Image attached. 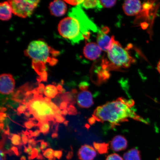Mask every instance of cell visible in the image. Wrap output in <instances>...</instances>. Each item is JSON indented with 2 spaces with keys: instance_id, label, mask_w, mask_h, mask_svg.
I'll return each mask as SVG.
<instances>
[{
  "instance_id": "6da1fadb",
  "label": "cell",
  "mask_w": 160,
  "mask_h": 160,
  "mask_svg": "<svg viewBox=\"0 0 160 160\" xmlns=\"http://www.w3.org/2000/svg\"><path fill=\"white\" fill-rule=\"evenodd\" d=\"M135 102L132 99L119 98L115 101L108 102L98 107L88 120L90 125L96 122H108L111 128H115L122 123L128 122L129 119L148 123L136 113L132 108Z\"/></svg>"
},
{
  "instance_id": "7a4b0ae2",
  "label": "cell",
  "mask_w": 160,
  "mask_h": 160,
  "mask_svg": "<svg viewBox=\"0 0 160 160\" xmlns=\"http://www.w3.org/2000/svg\"><path fill=\"white\" fill-rule=\"evenodd\" d=\"M58 30L60 35L72 45L88 39L92 32H98L99 31L80 5L69 10L68 17L60 21Z\"/></svg>"
},
{
  "instance_id": "3957f363",
  "label": "cell",
  "mask_w": 160,
  "mask_h": 160,
  "mask_svg": "<svg viewBox=\"0 0 160 160\" xmlns=\"http://www.w3.org/2000/svg\"><path fill=\"white\" fill-rule=\"evenodd\" d=\"M59 52L49 47L45 42L41 40L32 41L25 51L26 56L32 60V65L39 76L38 81L47 82L48 73L46 65L56 64L58 60L55 57L59 55Z\"/></svg>"
},
{
  "instance_id": "277c9868",
  "label": "cell",
  "mask_w": 160,
  "mask_h": 160,
  "mask_svg": "<svg viewBox=\"0 0 160 160\" xmlns=\"http://www.w3.org/2000/svg\"><path fill=\"white\" fill-rule=\"evenodd\" d=\"M135 62L128 50L124 48L114 37L112 36L111 44L107 52V58L102 61V68L109 72L121 71L128 68Z\"/></svg>"
},
{
  "instance_id": "5b68a950",
  "label": "cell",
  "mask_w": 160,
  "mask_h": 160,
  "mask_svg": "<svg viewBox=\"0 0 160 160\" xmlns=\"http://www.w3.org/2000/svg\"><path fill=\"white\" fill-rule=\"evenodd\" d=\"M28 111L32 114L39 122H48L49 121H55L57 114L50 106L49 103L45 102L42 95H34V98L27 103Z\"/></svg>"
},
{
  "instance_id": "8992f818",
  "label": "cell",
  "mask_w": 160,
  "mask_h": 160,
  "mask_svg": "<svg viewBox=\"0 0 160 160\" xmlns=\"http://www.w3.org/2000/svg\"><path fill=\"white\" fill-rule=\"evenodd\" d=\"M8 2L11 6L14 14L25 18L32 15L40 1L12 0Z\"/></svg>"
},
{
  "instance_id": "52a82bcc",
  "label": "cell",
  "mask_w": 160,
  "mask_h": 160,
  "mask_svg": "<svg viewBox=\"0 0 160 160\" xmlns=\"http://www.w3.org/2000/svg\"><path fill=\"white\" fill-rule=\"evenodd\" d=\"M15 85V80L10 74L3 73L0 77V92L2 95L13 92Z\"/></svg>"
},
{
  "instance_id": "ba28073f",
  "label": "cell",
  "mask_w": 160,
  "mask_h": 160,
  "mask_svg": "<svg viewBox=\"0 0 160 160\" xmlns=\"http://www.w3.org/2000/svg\"><path fill=\"white\" fill-rule=\"evenodd\" d=\"M109 31L108 28L104 27L98 32L97 37V44L102 51L106 52L109 49L112 43V37L108 35Z\"/></svg>"
},
{
  "instance_id": "9c48e42d",
  "label": "cell",
  "mask_w": 160,
  "mask_h": 160,
  "mask_svg": "<svg viewBox=\"0 0 160 160\" xmlns=\"http://www.w3.org/2000/svg\"><path fill=\"white\" fill-rule=\"evenodd\" d=\"M102 50L97 44L89 42L86 44L83 49V53L86 58L94 61L101 56Z\"/></svg>"
},
{
  "instance_id": "30bf717a",
  "label": "cell",
  "mask_w": 160,
  "mask_h": 160,
  "mask_svg": "<svg viewBox=\"0 0 160 160\" xmlns=\"http://www.w3.org/2000/svg\"><path fill=\"white\" fill-rule=\"evenodd\" d=\"M141 1H126L123 5V9L126 15L129 16L137 15L142 11V7Z\"/></svg>"
},
{
  "instance_id": "8fae6325",
  "label": "cell",
  "mask_w": 160,
  "mask_h": 160,
  "mask_svg": "<svg viewBox=\"0 0 160 160\" xmlns=\"http://www.w3.org/2000/svg\"><path fill=\"white\" fill-rule=\"evenodd\" d=\"M77 102L79 107L88 108L93 105L92 95L88 90L81 91L77 96Z\"/></svg>"
},
{
  "instance_id": "7c38bea8",
  "label": "cell",
  "mask_w": 160,
  "mask_h": 160,
  "mask_svg": "<svg viewBox=\"0 0 160 160\" xmlns=\"http://www.w3.org/2000/svg\"><path fill=\"white\" fill-rule=\"evenodd\" d=\"M97 155L94 148L88 145L81 146L78 152V158L81 160H93Z\"/></svg>"
},
{
  "instance_id": "4fadbf2b",
  "label": "cell",
  "mask_w": 160,
  "mask_h": 160,
  "mask_svg": "<svg viewBox=\"0 0 160 160\" xmlns=\"http://www.w3.org/2000/svg\"><path fill=\"white\" fill-rule=\"evenodd\" d=\"M49 9L52 15L61 17L65 14L67 11V5L64 2L55 1L50 3Z\"/></svg>"
},
{
  "instance_id": "5bb4252c",
  "label": "cell",
  "mask_w": 160,
  "mask_h": 160,
  "mask_svg": "<svg viewBox=\"0 0 160 160\" xmlns=\"http://www.w3.org/2000/svg\"><path fill=\"white\" fill-rule=\"evenodd\" d=\"M128 142L124 136L118 135L113 137L110 143V147L113 151L118 152L123 151L127 148Z\"/></svg>"
},
{
  "instance_id": "9a60e30c",
  "label": "cell",
  "mask_w": 160,
  "mask_h": 160,
  "mask_svg": "<svg viewBox=\"0 0 160 160\" xmlns=\"http://www.w3.org/2000/svg\"><path fill=\"white\" fill-rule=\"evenodd\" d=\"M12 9L8 1L1 2L0 4V19L3 21H9L11 18Z\"/></svg>"
},
{
  "instance_id": "2e32d148",
  "label": "cell",
  "mask_w": 160,
  "mask_h": 160,
  "mask_svg": "<svg viewBox=\"0 0 160 160\" xmlns=\"http://www.w3.org/2000/svg\"><path fill=\"white\" fill-rule=\"evenodd\" d=\"M125 160H142L141 154L138 149L133 148L126 152L123 155Z\"/></svg>"
},
{
  "instance_id": "e0dca14e",
  "label": "cell",
  "mask_w": 160,
  "mask_h": 160,
  "mask_svg": "<svg viewBox=\"0 0 160 160\" xmlns=\"http://www.w3.org/2000/svg\"><path fill=\"white\" fill-rule=\"evenodd\" d=\"M80 5L86 9L95 8L101 9L102 8L99 1H93V0L84 1Z\"/></svg>"
},
{
  "instance_id": "ac0fdd59",
  "label": "cell",
  "mask_w": 160,
  "mask_h": 160,
  "mask_svg": "<svg viewBox=\"0 0 160 160\" xmlns=\"http://www.w3.org/2000/svg\"><path fill=\"white\" fill-rule=\"evenodd\" d=\"M58 93V89L55 85H48L45 87L44 94L50 98H53Z\"/></svg>"
},
{
  "instance_id": "d6986e66",
  "label": "cell",
  "mask_w": 160,
  "mask_h": 160,
  "mask_svg": "<svg viewBox=\"0 0 160 160\" xmlns=\"http://www.w3.org/2000/svg\"><path fill=\"white\" fill-rule=\"evenodd\" d=\"M93 145L96 151L101 154L107 153L108 152L109 144L106 143L94 142L93 143Z\"/></svg>"
},
{
  "instance_id": "ffe728a7",
  "label": "cell",
  "mask_w": 160,
  "mask_h": 160,
  "mask_svg": "<svg viewBox=\"0 0 160 160\" xmlns=\"http://www.w3.org/2000/svg\"><path fill=\"white\" fill-rule=\"evenodd\" d=\"M63 101L67 102L68 104H71V105H73L76 103L75 95L72 93L69 92L64 94L62 96Z\"/></svg>"
},
{
  "instance_id": "44dd1931",
  "label": "cell",
  "mask_w": 160,
  "mask_h": 160,
  "mask_svg": "<svg viewBox=\"0 0 160 160\" xmlns=\"http://www.w3.org/2000/svg\"><path fill=\"white\" fill-rule=\"evenodd\" d=\"M38 126L39 127L40 131L44 135L47 134L48 133L50 129V125L49 122L41 123L39 122Z\"/></svg>"
},
{
  "instance_id": "7402d4cb",
  "label": "cell",
  "mask_w": 160,
  "mask_h": 160,
  "mask_svg": "<svg viewBox=\"0 0 160 160\" xmlns=\"http://www.w3.org/2000/svg\"><path fill=\"white\" fill-rule=\"evenodd\" d=\"M9 138L11 139L12 143L13 145L21 146L22 144L21 142V138L19 135L13 134Z\"/></svg>"
},
{
  "instance_id": "603a6c76",
  "label": "cell",
  "mask_w": 160,
  "mask_h": 160,
  "mask_svg": "<svg viewBox=\"0 0 160 160\" xmlns=\"http://www.w3.org/2000/svg\"><path fill=\"white\" fill-rule=\"evenodd\" d=\"M102 7L107 8H111L114 6L116 4L117 1H99Z\"/></svg>"
},
{
  "instance_id": "cb8c5ba5",
  "label": "cell",
  "mask_w": 160,
  "mask_h": 160,
  "mask_svg": "<svg viewBox=\"0 0 160 160\" xmlns=\"http://www.w3.org/2000/svg\"><path fill=\"white\" fill-rule=\"evenodd\" d=\"M54 151L51 148H48L43 152V155L45 157L49 159H53L55 158L54 157Z\"/></svg>"
},
{
  "instance_id": "d4e9b609",
  "label": "cell",
  "mask_w": 160,
  "mask_h": 160,
  "mask_svg": "<svg viewBox=\"0 0 160 160\" xmlns=\"http://www.w3.org/2000/svg\"><path fill=\"white\" fill-rule=\"evenodd\" d=\"M106 160H124L121 156L117 153L111 154L108 156Z\"/></svg>"
},
{
  "instance_id": "484cf974",
  "label": "cell",
  "mask_w": 160,
  "mask_h": 160,
  "mask_svg": "<svg viewBox=\"0 0 160 160\" xmlns=\"http://www.w3.org/2000/svg\"><path fill=\"white\" fill-rule=\"evenodd\" d=\"M69 115H76L78 114V111L76 108L73 105H70L67 108Z\"/></svg>"
},
{
  "instance_id": "4316f807",
  "label": "cell",
  "mask_w": 160,
  "mask_h": 160,
  "mask_svg": "<svg viewBox=\"0 0 160 160\" xmlns=\"http://www.w3.org/2000/svg\"><path fill=\"white\" fill-rule=\"evenodd\" d=\"M89 84L86 82H82L79 85V89L81 91H85L89 88Z\"/></svg>"
},
{
  "instance_id": "83f0119b",
  "label": "cell",
  "mask_w": 160,
  "mask_h": 160,
  "mask_svg": "<svg viewBox=\"0 0 160 160\" xmlns=\"http://www.w3.org/2000/svg\"><path fill=\"white\" fill-rule=\"evenodd\" d=\"M28 108L27 104H22L20 105L19 107L18 108L17 111L18 113L20 114L25 112L26 109Z\"/></svg>"
},
{
  "instance_id": "f1b7e54d",
  "label": "cell",
  "mask_w": 160,
  "mask_h": 160,
  "mask_svg": "<svg viewBox=\"0 0 160 160\" xmlns=\"http://www.w3.org/2000/svg\"><path fill=\"white\" fill-rule=\"evenodd\" d=\"M45 87L43 84L40 83L39 85V87L37 88V91L40 94L43 95L44 94Z\"/></svg>"
},
{
  "instance_id": "f546056e",
  "label": "cell",
  "mask_w": 160,
  "mask_h": 160,
  "mask_svg": "<svg viewBox=\"0 0 160 160\" xmlns=\"http://www.w3.org/2000/svg\"><path fill=\"white\" fill-rule=\"evenodd\" d=\"M24 125L26 128L30 129L34 127L35 124L32 120H29V121L25 122Z\"/></svg>"
},
{
  "instance_id": "4dcf8cb0",
  "label": "cell",
  "mask_w": 160,
  "mask_h": 160,
  "mask_svg": "<svg viewBox=\"0 0 160 160\" xmlns=\"http://www.w3.org/2000/svg\"><path fill=\"white\" fill-rule=\"evenodd\" d=\"M84 1H65L69 4L73 6H78L81 5Z\"/></svg>"
},
{
  "instance_id": "1f68e13d",
  "label": "cell",
  "mask_w": 160,
  "mask_h": 160,
  "mask_svg": "<svg viewBox=\"0 0 160 160\" xmlns=\"http://www.w3.org/2000/svg\"><path fill=\"white\" fill-rule=\"evenodd\" d=\"M39 151L37 149L34 148L32 150V152L31 157H30V159H33L36 157H37L39 155Z\"/></svg>"
},
{
  "instance_id": "d6a6232c",
  "label": "cell",
  "mask_w": 160,
  "mask_h": 160,
  "mask_svg": "<svg viewBox=\"0 0 160 160\" xmlns=\"http://www.w3.org/2000/svg\"><path fill=\"white\" fill-rule=\"evenodd\" d=\"M55 118L56 120V121L59 123H62L64 122L65 119L62 116L58 115H56L55 116Z\"/></svg>"
},
{
  "instance_id": "836d02e7",
  "label": "cell",
  "mask_w": 160,
  "mask_h": 160,
  "mask_svg": "<svg viewBox=\"0 0 160 160\" xmlns=\"http://www.w3.org/2000/svg\"><path fill=\"white\" fill-rule=\"evenodd\" d=\"M62 155V152L61 151H55L54 153V157L57 158L58 159H60Z\"/></svg>"
},
{
  "instance_id": "e575fe53",
  "label": "cell",
  "mask_w": 160,
  "mask_h": 160,
  "mask_svg": "<svg viewBox=\"0 0 160 160\" xmlns=\"http://www.w3.org/2000/svg\"><path fill=\"white\" fill-rule=\"evenodd\" d=\"M48 144L47 142L42 140H41V146H40V148L42 151L43 152L44 151V150L48 147Z\"/></svg>"
},
{
  "instance_id": "d590c367",
  "label": "cell",
  "mask_w": 160,
  "mask_h": 160,
  "mask_svg": "<svg viewBox=\"0 0 160 160\" xmlns=\"http://www.w3.org/2000/svg\"><path fill=\"white\" fill-rule=\"evenodd\" d=\"M30 133V135H31V137H38L40 135V133H41V132H40V130H36L35 132H32L31 131H29Z\"/></svg>"
},
{
  "instance_id": "8d00e7d4",
  "label": "cell",
  "mask_w": 160,
  "mask_h": 160,
  "mask_svg": "<svg viewBox=\"0 0 160 160\" xmlns=\"http://www.w3.org/2000/svg\"><path fill=\"white\" fill-rule=\"evenodd\" d=\"M68 103L65 101H63L61 103L60 105V109L61 110H65L67 109Z\"/></svg>"
},
{
  "instance_id": "74e56055",
  "label": "cell",
  "mask_w": 160,
  "mask_h": 160,
  "mask_svg": "<svg viewBox=\"0 0 160 160\" xmlns=\"http://www.w3.org/2000/svg\"><path fill=\"white\" fill-rule=\"evenodd\" d=\"M49 104L51 107L55 111H57V110L59 109V108L58 107L57 105H56L54 103L52 102H51L49 103Z\"/></svg>"
},
{
  "instance_id": "f35d334b",
  "label": "cell",
  "mask_w": 160,
  "mask_h": 160,
  "mask_svg": "<svg viewBox=\"0 0 160 160\" xmlns=\"http://www.w3.org/2000/svg\"><path fill=\"white\" fill-rule=\"evenodd\" d=\"M29 140V138L27 136H25L22 137V141L24 144H26L28 142Z\"/></svg>"
},
{
  "instance_id": "ab89813d",
  "label": "cell",
  "mask_w": 160,
  "mask_h": 160,
  "mask_svg": "<svg viewBox=\"0 0 160 160\" xmlns=\"http://www.w3.org/2000/svg\"><path fill=\"white\" fill-rule=\"evenodd\" d=\"M1 160H6L5 153L1 149Z\"/></svg>"
},
{
  "instance_id": "60d3db41",
  "label": "cell",
  "mask_w": 160,
  "mask_h": 160,
  "mask_svg": "<svg viewBox=\"0 0 160 160\" xmlns=\"http://www.w3.org/2000/svg\"><path fill=\"white\" fill-rule=\"evenodd\" d=\"M11 150L12 152H14L16 155H19L18 151V149L17 148L13 147L12 148Z\"/></svg>"
},
{
  "instance_id": "b9f144b4",
  "label": "cell",
  "mask_w": 160,
  "mask_h": 160,
  "mask_svg": "<svg viewBox=\"0 0 160 160\" xmlns=\"http://www.w3.org/2000/svg\"><path fill=\"white\" fill-rule=\"evenodd\" d=\"M68 113L67 109L63 110L62 111V114L63 115H66Z\"/></svg>"
},
{
  "instance_id": "7bdbcfd3",
  "label": "cell",
  "mask_w": 160,
  "mask_h": 160,
  "mask_svg": "<svg viewBox=\"0 0 160 160\" xmlns=\"http://www.w3.org/2000/svg\"><path fill=\"white\" fill-rule=\"evenodd\" d=\"M44 99L45 102H47L48 103H49L51 102V99L49 98H48L47 97H44Z\"/></svg>"
},
{
  "instance_id": "ee69618b",
  "label": "cell",
  "mask_w": 160,
  "mask_h": 160,
  "mask_svg": "<svg viewBox=\"0 0 160 160\" xmlns=\"http://www.w3.org/2000/svg\"><path fill=\"white\" fill-rule=\"evenodd\" d=\"M73 155V153L72 152H69L67 156V158L68 159H71V157H72V156Z\"/></svg>"
},
{
  "instance_id": "f6af8a7d",
  "label": "cell",
  "mask_w": 160,
  "mask_h": 160,
  "mask_svg": "<svg viewBox=\"0 0 160 160\" xmlns=\"http://www.w3.org/2000/svg\"><path fill=\"white\" fill-rule=\"evenodd\" d=\"M52 138H56L58 137V134L57 133H54L52 135Z\"/></svg>"
},
{
  "instance_id": "bcb514c9",
  "label": "cell",
  "mask_w": 160,
  "mask_h": 160,
  "mask_svg": "<svg viewBox=\"0 0 160 160\" xmlns=\"http://www.w3.org/2000/svg\"><path fill=\"white\" fill-rule=\"evenodd\" d=\"M56 113L57 115H61L62 114V111H61V110L59 109H58L57 110V111H56Z\"/></svg>"
},
{
  "instance_id": "7dc6e473",
  "label": "cell",
  "mask_w": 160,
  "mask_h": 160,
  "mask_svg": "<svg viewBox=\"0 0 160 160\" xmlns=\"http://www.w3.org/2000/svg\"><path fill=\"white\" fill-rule=\"evenodd\" d=\"M25 115L27 117H29L30 115H31V113H30L29 111L28 110V111L25 112Z\"/></svg>"
},
{
  "instance_id": "c3c4849f",
  "label": "cell",
  "mask_w": 160,
  "mask_h": 160,
  "mask_svg": "<svg viewBox=\"0 0 160 160\" xmlns=\"http://www.w3.org/2000/svg\"><path fill=\"white\" fill-rule=\"evenodd\" d=\"M4 133L6 135H9V129L8 127H7V129L4 131Z\"/></svg>"
},
{
  "instance_id": "681fc988",
  "label": "cell",
  "mask_w": 160,
  "mask_h": 160,
  "mask_svg": "<svg viewBox=\"0 0 160 160\" xmlns=\"http://www.w3.org/2000/svg\"><path fill=\"white\" fill-rule=\"evenodd\" d=\"M57 88L58 90H59V91H61V90L62 89V85L60 84H58L57 86Z\"/></svg>"
},
{
  "instance_id": "f907efd6",
  "label": "cell",
  "mask_w": 160,
  "mask_h": 160,
  "mask_svg": "<svg viewBox=\"0 0 160 160\" xmlns=\"http://www.w3.org/2000/svg\"><path fill=\"white\" fill-rule=\"evenodd\" d=\"M157 70L160 74V60L157 65Z\"/></svg>"
},
{
  "instance_id": "816d5d0a",
  "label": "cell",
  "mask_w": 160,
  "mask_h": 160,
  "mask_svg": "<svg viewBox=\"0 0 160 160\" xmlns=\"http://www.w3.org/2000/svg\"><path fill=\"white\" fill-rule=\"evenodd\" d=\"M7 111V109L5 108H1V112L3 113Z\"/></svg>"
},
{
  "instance_id": "f5cc1de1",
  "label": "cell",
  "mask_w": 160,
  "mask_h": 160,
  "mask_svg": "<svg viewBox=\"0 0 160 160\" xmlns=\"http://www.w3.org/2000/svg\"><path fill=\"white\" fill-rule=\"evenodd\" d=\"M0 116H1V117L5 118L7 117V115L5 113L1 112V115Z\"/></svg>"
},
{
  "instance_id": "db71d44e",
  "label": "cell",
  "mask_w": 160,
  "mask_h": 160,
  "mask_svg": "<svg viewBox=\"0 0 160 160\" xmlns=\"http://www.w3.org/2000/svg\"><path fill=\"white\" fill-rule=\"evenodd\" d=\"M3 127H4V125L3 123H1V129H3Z\"/></svg>"
},
{
  "instance_id": "11a10c76",
  "label": "cell",
  "mask_w": 160,
  "mask_h": 160,
  "mask_svg": "<svg viewBox=\"0 0 160 160\" xmlns=\"http://www.w3.org/2000/svg\"><path fill=\"white\" fill-rule=\"evenodd\" d=\"M68 121H65L64 122V124L65 125H68Z\"/></svg>"
},
{
  "instance_id": "9f6ffc18",
  "label": "cell",
  "mask_w": 160,
  "mask_h": 160,
  "mask_svg": "<svg viewBox=\"0 0 160 160\" xmlns=\"http://www.w3.org/2000/svg\"><path fill=\"white\" fill-rule=\"evenodd\" d=\"M21 160H26V158H25V157H22L21 158Z\"/></svg>"
},
{
  "instance_id": "6f0895ef",
  "label": "cell",
  "mask_w": 160,
  "mask_h": 160,
  "mask_svg": "<svg viewBox=\"0 0 160 160\" xmlns=\"http://www.w3.org/2000/svg\"><path fill=\"white\" fill-rule=\"evenodd\" d=\"M157 160H160V157Z\"/></svg>"
},
{
  "instance_id": "680465c9",
  "label": "cell",
  "mask_w": 160,
  "mask_h": 160,
  "mask_svg": "<svg viewBox=\"0 0 160 160\" xmlns=\"http://www.w3.org/2000/svg\"><path fill=\"white\" fill-rule=\"evenodd\" d=\"M49 160H55V158L53 159H49Z\"/></svg>"
}]
</instances>
